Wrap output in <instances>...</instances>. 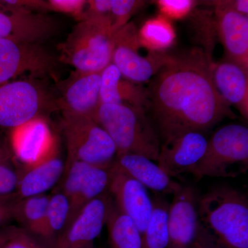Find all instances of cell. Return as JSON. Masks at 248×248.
Masks as SVG:
<instances>
[{
	"instance_id": "6da1fadb",
	"label": "cell",
	"mask_w": 248,
	"mask_h": 248,
	"mask_svg": "<svg viewBox=\"0 0 248 248\" xmlns=\"http://www.w3.org/2000/svg\"><path fill=\"white\" fill-rule=\"evenodd\" d=\"M201 47L172 55L151 81L149 110L161 143L186 132L205 133L235 115L220 95Z\"/></svg>"
},
{
	"instance_id": "7a4b0ae2",
	"label": "cell",
	"mask_w": 248,
	"mask_h": 248,
	"mask_svg": "<svg viewBox=\"0 0 248 248\" xmlns=\"http://www.w3.org/2000/svg\"><path fill=\"white\" fill-rule=\"evenodd\" d=\"M199 221L215 248H248V201L239 190L220 186L201 196Z\"/></svg>"
},
{
	"instance_id": "3957f363",
	"label": "cell",
	"mask_w": 248,
	"mask_h": 248,
	"mask_svg": "<svg viewBox=\"0 0 248 248\" xmlns=\"http://www.w3.org/2000/svg\"><path fill=\"white\" fill-rule=\"evenodd\" d=\"M94 120L113 141L117 155L135 154L157 160L161 141L144 109L125 104H100Z\"/></svg>"
},
{
	"instance_id": "277c9868",
	"label": "cell",
	"mask_w": 248,
	"mask_h": 248,
	"mask_svg": "<svg viewBox=\"0 0 248 248\" xmlns=\"http://www.w3.org/2000/svg\"><path fill=\"white\" fill-rule=\"evenodd\" d=\"M114 36L111 17H84L59 45V60L81 73L102 72L111 63Z\"/></svg>"
},
{
	"instance_id": "5b68a950",
	"label": "cell",
	"mask_w": 248,
	"mask_h": 248,
	"mask_svg": "<svg viewBox=\"0 0 248 248\" xmlns=\"http://www.w3.org/2000/svg\"><path fill=\"white\" fill-rule=\"evenodd\" d=\"M248 169V128L231 124L213 134L203 157L187 174L197 180L205 177L235 178Z\"/></svg>"
},
{
	"instance_id": "8992f818",
	"label": "cell",
	"mask_w": 248,
	"mask_h": 248,
	"mask_svg": "<svg viewBox=\"0 0 248 248\" xmlns=\"http://www.w3.org/2000/svg\"><path fill=\"white\" fill-rule=\"evenodd\" d=\"M56 111H61L60 98L40 80H16L0 84V127L11 130Z\"/></svg>"
},
{
	"instance_id": "52a82bcc",
	"label": "cell",
	"mask_w": 248,
	"mask_h": 248,
	"mask_svg": "<svg viewBox=\"0 0 248 248\" xmlns=\"http://www.w3.org/2000/svg\"><path fill=\"white\" fill-rule=\"evenodd\" d=\"M61 128L67 148L66 164L81 161L110 168L117 149L107 132L91 117L62 111Z\"/></svg>"
},
{
	"instance_id": "ba28073f",
	"label": "cell",
	"mask_w": 248,
	"mask_h": 248,
	"mask_svg": "<svg viewBox=\"0 0 248 248\" xmlns=\"http://www.w3.org/2000/svg\"><path fill=\"white\" fill-rule=\"evenodd\" d=\"M59 62L40 43L0 39V84L25 74L58 81Z\"/></svg>"
},
{
	"instance_id": "9c48e42d",
	"label": "cell",
	"mask_w": 248,
	"mask_h": 248,
	"mask_svg": "<svg viewBox=\"0 0 248 248\" xmlns=\"http://www.w3.org/2000/svg\"><path fill=\"white\" fill-rule=\"evenodd\" d=\"M141 47L138 31L133 23H128L114 36L111 63L124 78L138 84L146 82L156 76L172 57L166 52H149L143 57L139 53Z\"/></svg>"
},
{
	"instance_id": "30bf717a",
	"label": "cell",
	"mask_w": 248,
	"mask_h": 248,
	"mask_svg": "<svg viewBox=\"0 0 248 248\" xmlns=\"http://www.w3.org/2000/svg\"><path fill=\"white\" fill-rule=\"evenodd\" d=\"M110 168L99 167L81 161H73L67 165L60 191L70 202L68 226L85 205L108 192Z\"/></svg>"
},
{
	"instance_id": "8fae6325",
	"label": "cell",
	"mask_w": 248,
	"mask_h": 248,
	"mask_svg": "<svg viewBox=\"0 0 248 248\" xmlns=\"http://www.w3.org/2000/svg\"><path fill=\"white\" fill-rule=\"evenodd\" d=\"M65 166L60 138L55 133L48 146L33 162L17 166L18 182L15 193L17 198L46 194L61 179Z\"/></svg>"
},
{
	"instance_id": "7c38bea8",
	"label": "cell",
	"mask_w": 248,
	"mask_h": 248,
	"mask_svg": "<svg viewBox=\"0 0 248 248\" xmlns=\"http://www.w3.org/2000/svg\"><path fill=\"white\" fill-rule=\"evenodd\" d=\"M108 193L116 206L135 223L141 235L153 214V201L146 187L112 164Z\"/></svg>"
},
{
	"instance_id": "4fadbf2b",
	"label": "cell",
	"mask_w": 248,
	"mask_h": 248,
	"mask_svg": "<svg viewBox=\"0 0 248 248\" xmlns=\"http://www.w3.org/2000/svg\"><path fill=\"white\" fill-rule=\"evenodd\" d=\"M168 217L167 248H188L200 229L199 202L201 196L192 186L182 185L174 194Z\"/></svg>"
},
{
	"instance_id": "5bb4252c",
	"label": "cell",
	"mask_w": 248,
	"mask_h": 248,
	"mask_svg": "<svg viewBox=\"0 0 248 248\" xmlns=\"http://www.w3.org/2000/svg\"><path fill=\"white\" fill-rule=\"evenodd\" d=\"M112 203L107 192L85 205L67 227L55 248H94V241L107 223Z\"/></svg>"
},
{
	"instance_id": "9a60e30c",
	"label": "cell",
	"mask_w": 248,
	"mask_h": 248,
	"mask_svg": "<svg viewBox=\"0 0 248 248\" xmlns=\"http://www.w3.org/2000/svg\"><path fill=\"white\" fill-rule=\"evenodd\" d=\"M217 35L223 44L227 60L248 71V17L232 9L230 1H212Z\"/></svg>"
},
{
	"instance_id": "2e32d148",
	"label": "cell",
	"mask_w": 248,
	"mask_h": 248,
	"mask_svg": "<svg viewBox=\"0 0 248 248\" xmlns=\"http://www.w3.org/2000/svg\"><path fill=\"white\" fill-rule=\"evenodd\" d=\"M4 6L0 10V39L40 43L58 31L57 22L48 16L24 8Z\"/></svg>"
},
{
	"instance_id": "e0dca14e",
	"label": "cell",
	"mask_w": 248,
	"mask_h": 248,
	"mask_svg": "<svg viewBox=\"0 0 248 248\" xmlns=\"http://www.w3.org/2000/svg\"><path fill=\"white\" fill-rule=\"evenodd\" d=\"M208 141L202 132L181 134L161 143L156 162L170 177L187 174L203 157Z\"/></svg>"
},
{
	"instance_id": "ac0fdd59",
	"label": "cell",
	"mask_w": 248,
	"mask_h": 248,
	"mask_svg": "<svg viewBox=\"0 0 248 248\" xmlns=\"http://www.w3.org/2000/svg\"><path fill=\"white\" fill-rule=\"evenodd\" d=\"M102 72L81 73L75 71L58 85L62 111L86 116L94 120L100 106Z\"/></svg>"
},
{
	"instance_id": "d6986e66",
	"label": "cell",
	"mask_w": 248,
	"mask_h": 248,
	"mask_svg": "<svg viewBox=\"0 0 248 248\" xmlns=\"http://www.w3.org/2000/svg\"><path fill=\"white\" fill-rule=\"evenodd\" d=\"M55 133L46 117H40L10 130L9 142L17 166L31 164L48 146Z\"/></svg>"
},
{
	"instance_id": "ffe728a7",
	"label": "cell",
	"mask_w": 248,
	"mask_h": 248,
	"mask_svg": "<svg viewBox=\"0 0 248 248\" xmlns=\"http://www.w3.org/2000/svg\"><path fill=\"white\" fill-rule=\"evenodd\" d=\"M99 99L100 104H125L147 112L151 105L148 89L125 79L112 63L102 71Z\"/></svg>"
},
{
	"instance_id": "44dd1931",
	"label": "cell",
	"mask_w": 248,
	"mask_h": 248,
	"mask_svg": "<svg viewBox=\"0 0 248 248\" xmlns=\"http://www.w3.org/2000/svg\"><path fill=\"white\" fill-rule=\"evenodd\" d=\"M215 87L228 104L237 108L245 119L248 118V71L234 62L211 63Z\"/></svg>"
},
{
	"instance_id": "7402d4cb",
	"label": "cell",
	"mask_w": 248,
	"mask_h": 248,
	"mask_svg": "<svg viewBox=\"0 0 248 248\" xmlns=\"http://www.w3.org/2000/svg\"><path fill=\"white\" fill-rule=\"evenodd\" d=\"M113 165L146 188L160 193V195H174L182 186L173 180L159 165L141 155H117Z\"/></svg>"
},
{
	"instance_id": "603a6c76",
	"label": "cell",
	"mask_w": 248,
	"mask_h": 248,
	"mask_svg": "<svg viewBox=\"0 0 248 248\" xmlns=\"http://www.w3.org/2000/svg\"><path fill=\"white\" fill-rule=\"evenodd\" d=\"M49 197L50 195L44 194L17 198L14 205V221H17L20 228L37 236L41 241L45 228Z\"/></svg>"
},
{
	"instance_id": "cb8c5ba5",
	"label": "cell",
	"mask_w": 248,
	"mask_h": 248,
	"mask_svg": "<svg viewBox=\"0 0 248 248\" xmlns=\"http://www.w3.org/2000/svg\"><path fill=\"white\" fill-rule=\"evenodd\" d=\"M70 202L66 195L59 191L50 195L42 241L49 248H55L68 226Z\"/></svg>"
},
{
	"instance_id": "d4e9b609",
	"label": "cell",
	"mask_w": 248,
	"mask_h": 248,
	"mask_svg": "<svg viewBox=\"0 0 248 248\" xmlns=\"http://www.w3.org/2000/svg\"><path fill=\"white\" fill-rule=\"evenodd\" d=\"M106 226L110 248H141V233L134 222L117 208L113 200Z\"/></svg>"
},
{
	"instance_id": "484cf974",
	"label": "cell",
	"mask_w": 248,
	"mask_h": 248,
	"mask_svg": "<svg viewBox=\"0 0 248 248\" xmlns=\"http://www.w3.org/2000/svg\"><path fill=\"white\" fill-rule=\"evenodd\" d=\"M153 201V214L141 235V248H167L169 241L168 217L170 203L160 194Z\"/></svg>"
},
{
	"instance_id": "4316f807",
	"label": "cell",
	"mask_w": 248,
	"mask_h": 248,
	"mask_svg": "<svg viewBox=\"0 0 248 248\" xmlns=\"http://www.w3.org/2000/svg\"><path fill=\"white\" fill-rule=\"evenodd\" d=\"M141 47L149 52H166L175 41L176 34L170 21L163 16L152 18L138 31Z\"/></svg>"
},
{
	"instance_id": "83f0119b",
	"label": "cell",
	"mask_w": 248,
	"mask_h": 248,
	"mask_svg": "<svg viewBox=\"0 0 248 248\" xmlns=\"http://www.w3.org/2000/svg\"><path fill=\"white\" fill-rule=\"evenodd\" d=\"M191 25L194 29L196 38L202 46V49L210 60L215 48L217 36L216 22L214 13L209 10H192L189 15Z\"/></svg>"
},
{
	"instance_id": "f1b7e54d",
	"label": "cell",
	"mask_w": 248,
	"mask_h": 248,
	"mask_svg": "<svg viewBox=\"0 0 248 248\" xmlns=\"http://www.w3.org/2000/svg\"><path fill=\"white\" fill-rule=\"evenodd\" d=\"M18 182L17 163L9 140L0 133V195L16 192Z\"/></svg>"
},
{
	"instance_id": "f546056e",
	"label": "cell",
	"mask_w": 248,
	"mask_h": 248,
	"mask_svg": "<svg viewBox=\"0 0 248 248\" xmlns=\"http://www.w3.org/2000/svg\"><path fill=\"white\" fill-rule=\"evenodd\" d=\"M146 4L140 0H110V17L112 31L115 34L128 23L134 14Z\"/></svg>"
},
{
	"instance_id": "4dcf8cb0",
	"label": "cell",
	"mask_w": 248,
	"mask_h": 248,
	"mask_svg": "<svg viewBox=\"0 0 248 248\" xmlns=\"http://www.w3.org/2000/svg\"><path fill=\"white\" fill-rule=\"evenodd\" d=\"M1 248H49L40 239L20 227L11 226Z\"/></svg>"
},
{
	"instance_id": "1f68e13d",
	"label": "cell",
	"mask_w": 248,
	"mask_h": 248,
	"mask_svg": "<svg viewBox=\"0 0 248 248\" xmlns=\"http://www.w3.org/2000/svg\"><path fill=\"white\" fill-rule=\"evenodd\" d=\"M86 3L85 0H48L43 1L42 10L68 15L80 22L84 19Z\"/></svg>"
},
{
	"instance_id": "d6a6232c",
	"label": "cell",
	"mask_w": 248,
	"mask_h": 248,
	"mask_svg": "<svg viewBox=\"0 0 248 248\" xmlns=\"http://www.w3.org/2000/svg\"><path fill=\"white\" fill-rule=\"evenodd\" d=\"M156 2L161 16L169 20L188 17L197 4V1L192 0H159Z\"/></svg>"
},
{
	"instance_id": "836d02e7",
	"label": "cell",
	"mask_w": 248,
	"mask_h": 248,
	"mask_svg": "<svg viewBox=\"0 0 248 248\" xmlns=\"http://www.w3.org/2000/svg\"><path fill=\"white\" fill-rule=\"evenodd\" d=\"M17 200L16 193L0 195V229L14 221V205Z\"/></svg>"
},
{
	"instance_id": "e575fe53",
	"label": "cell",
	"mask_w": 248,
	"mask_h": 248,
	"mask_svg": "<svg viewBox=\"0 0 248 248\" xmlns=\"http://www.w3.org/2000/svg\"><path fill=\"white\" fill-rule=\"evenodd\" d=\"M86 17H111L110 0L87 1L84 13Z\"/></svg>"
},
{
	"instance_id": "d590c367",
	"label": "cell",
	"mask_w": 248,
	"mask_h": 248,
	"mask_svg": "<svg viewBox=\"0 0 248 248\" xmlns=\"http://www.w3.org/2000/svg\"><path fill=\"white\" fill-rule=\"evenodd\" d=\"M188 248H215L208 236L202 231L200 226L198 234L192 244Z\"/></svg>"
},
{
	"instance_id": "8d00e7d4",
	"label": "cell",
	"mask_w": 248,
	"mask_h": 248,
	"mask_svg": "<svg viewBox=\"0 0 248 248\" xmlns=\"http://www.w3.org/2000/svg\"><path fill=\"white\" fill-rule=\"evenodd\" d=\"M232 9L238 14L248 16V0H229Z\"/></svg>"
},
{
	"instance_id": "74e56055",
	"label": "cell",
	"mask_w": 248,
	"mask_h": 248,
	"mask_svg": "<svg viewBox=\"0 0 248 248\" xmlns=\"http://www.w3.org/2000/svg\"><path fill=\"white\" fill-rule=\"evenodd\" d=\"M10 228L11 226L4 227V228L0 229V248H2L5 241L7 239L8 235H9Z\"/></svg>"
},
{
	"instance_id": "f35d334b",
	"label": "cell",
	"mask_w": 248,
	"mask_h": 248,
	"mask_svg": "<svg viewBox=\"0 0 248 248\" xmlns=\"http://www.w3.org/2000/svg\"><path fill=\"white\" fill-rule=\"evenodd\" d=\"M4 5L1 4V1H0V10L4 9Z\"/></svg>"
}]
</instances>
